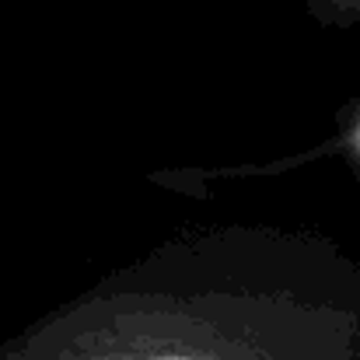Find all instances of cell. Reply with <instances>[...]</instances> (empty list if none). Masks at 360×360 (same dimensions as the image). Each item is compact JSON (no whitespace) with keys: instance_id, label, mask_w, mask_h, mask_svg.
<instances>
[{"instance_id":"7a4b0ae2","label":"cell","mask_w":360,"mask_h":360,"mask_svg":"<svg viewBox=\"0 0 360 360\" xmlns=\"http://www.w3.org/2000/svg\"><path fill=\"white\" fill-rule=\"evenodd\" d=\"M0 360H49V357H42V354H35V350H28V347H21V343L14 340V343H7V347L0 350Z\"/></svg>"},{"instance_id":"6da1fadb","label":"cell","mask_w":360,"mask_h":360,"mask_svg":"<svg viewBox=\"0 0 360 360\" xmlns=\"http://www.w3.org/2000/svg\"><path fill=\"white\" fill-rule=\"evenodd\" d=\"M18 343L49 360H360V262L311 231L210 228L161 241Z\"/></svg>"}]
</instances>
